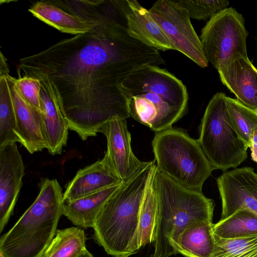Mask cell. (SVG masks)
<instances>
[{"label": "cell", "mask_w": 257, "mask_h": 257, "mask_svg": "<svg viewBox=\"0 0 257 257\" xmlns=\"http://www.w3.org/2000/svg\"><path fill=\"white\" fill-rule=\"evenodd\" d=\"M98 21L89 31L21 58L18 72L55 89L69 130L83 141L113 117L130 116L121 82L147 65L165 64L159 51L128 33L114 0L87 1Z\"/></svg>", "instance_id": "1"}, {"label": "cell", "mask_w": 257, "mask_h": 257, "mask_svg": "<svg viewBox=\"0 0 257 257\" xmlns=\"http://www.w3.org/2000/svg\"><path fill=\"white\" fill-rule=\"evenodd\" d=\"M120 85L128 99L130 116L155 133L172 127L187 110L186 87L158 66L142 67Z\"/></svg>", "instance_id": "2"}, {"label": "cell", "mask_w": 257, "mask_h": 257, "mask_svg": "<svg viewBox=\"0 0 257 257\" xmlns=\"http://www.w3.org/2000/svg\"><path fill=\"white\" fill-rule=\"evenodd\" d=\"M155 161L146 165L122 183L99 212L92 228L94 238L106 253L127 257L141 248L139 223L141 208Z\"/></svg>", "instance_id": "3"}, {"label": "cell", "mask_w": 257, "mask_h": 257, "mask_svg": "<svg viewBox=\"0 0 257 257\" xmlns=\"http://www.w3.org/2000/svg\"><path fill=\"white\" fill-rule=\"evenodd\" d=\"M155 185L157 212L154 237V251L150 257L176 254L179 237L191 222H212L214 201L202 193L177 183L156 167Z\"/></svg>", "instance_id": "4"}, {"label": "cell", "mask_w": 257, "mask_h": 257, "mask_svg": "<svg viewBox=\"0 0 257 257\" xmlns=\"http://www.w3.org/2000/svg\"><path fill=\"white\" fill-rule=\"evenodd\" d=\"M63 202L58 181L43 180L35 201L1 237L0 257H43L57 230Z\"/></svg>", "instance_id": "5"}, {"label": "cell", "mask_w": 257, "mask_h": 257, "mask_svg": "<svg viewBox=\"0 0 257 257\" xmlns=\"http://www.w3.org/2000/svg\"><path fill=\"white\" fill-rule=\"evenodd\" d=\"M152 146L159 171L184 187L202 192L214 170L198 140L172 127L155 133Z\"/></svg>", "instance_id": "6"}, {"label": "cell", "mask_w": 257, "mask_h": 257, "mask_svg": "<svg viewBox=\"0 0 257 257\" xmlns=\"http://www.w3.org/2000/svg\"><path fill=\"white\" fill-rule=\"evenodd\" d=\"M226 95L217 92L209 102L199 126L198 141L214 170L236 168L247 158V148L231 122Z\"/></svg>", "instance_id": "7"}, {"label": "cell", "mask_w": 257, "mask_h": 257, "mask_svg": "<svg viewBox=\"0 0 257 257\" xmlns=\"http://www.w3.org/2000/svg\"><path fill=\"white\" fill-rule=\"evenodd\" d=\"M244 22L242 15L230 7L215 15L202 29L199 38L205 55L216 69L235 53L247 56Z\"/></svg>", "instance_id": "8"}, {"label": "cell", "mask_w": 257, "mask_h": 257, "mask_svg": "<svg viewBox=\"0 0 257 257\" xmlns=\"http://www.w3.org/2000/svg\"><path fill=\"white\" fill-rule=\"evenodd\" d=\"M149 11L172 43L175 50L183 53L201 68L208 66L209 62L200 39L184 6L178 1L158 0Z\"/></svg>", "instance_id": "9"}, {"label": "cell", "mask_w": 257, "mask_h": 257, "mask_svg": "<svg viewBox=\"0 0 257 257\" xmlns=\"http://www.w3.org/2000/svg\"><path fill=\"white\" fill-rule=\"evenodd\" d=\"M98 133L103 134L107 141V150L102 160L123 183L126 182L147 162L140 161L133 152L126 119L113 117Z\"/></svg>", "instance_id": "10"}, {"label": "cell", "mask_w": 257, "mask_h": 257, "mask_svg": "<svg viewBox=\"0 0 257 257\" xmlns=\"http://www.w3.org/2000/svg\"><path fill=\"white\" fill-rule=\"evenodd\" d=\"M216 181L222 201V219L244 209L257 215V173L253 168L225 171Z\"/></svg>", "instance_id": "11"}, {"label": "cell", "mask_w": 257, "mask_h": 257, "mask_svg": "<svg viewBox=\"0 0 257 257\" xmlns=\"http://www.w3.org/2000/svg\"><path fill=\"white\" fill-rule=\"evenodd\" d=\"M24 174V164L16 143L0 149L1 232L13 213Z\"/></svg>", "instance_id": "12"}, {"label": "cell", "mask_w": 257, "mask_h": 257, "mask_svg": "<svg viewBox=\"0 0 257 257\" xmlns=\"http://www.w3.org/2000/svg\"><path fill=\"white\" fill-rule=\"evenodd\" d=\"M217 70L221 81L237 101L257 112V69L248 57L235 53Z\"/></svg>", "instance_id": "13"}, {"label": "cell", "mask_w": 257, "mask_h": 257, "mask_svg": "<svg viewBox=\"0 0 257 257\" xmlns=\"http://www.w3.org/2000/svg\"><path fill=\"white\" fill-rule=\"evenodd\" d=\"M124 18L128 34L158 51L175 50L172 43L151 16L136 0H115Z\"/></svg>", "instance_id": "14"}, {"label": "cell", "mask_w": 257, "mask_h": 257, "mask_svg": "<svg viewBox=\"0 0 257 257\" xmlns=\"http://www.w3.org/2000/svg\"><path fill=\"white\" fill-rule=\"evenodd\" d=\"M11 76L16 111L15 133L20 143L31 154L47 149L44 116L42 112L30 105L23 97Z\"/></svg>", "instance_id": "15"}, {"label": "cell", "mask_w": 257, "mask_h": 257, "mask_svg": "<svg viewBox=\"0 0 257 257\" xmlns=\"http://www.w3.org/2000/svg\"><path fill=\"white\" fill-rule=\"evenodd\" d=\"M39 80L41 83V96L44 110L47 149L51 155L61 154L63 147L67 144L69 128L52 84L47 79Z\"/></svg>", "instance_id": "16"}, {"label": "cell", "mask_w": 257, "mask_h": 257, "mask_svg": "<svg viewBox=\"0 0 257 257\" xmlns=\"http://www.w3.org/2000/svg\"><path fill=\"white\" fill-rule=\"evenodd\" d=\"M122 183L102 160L79 170L68 184L63 201H71Z\"/></svg>", "instance_id": "17"}, {"label": "cell", "mask_w": 257, "mask_h": 257, "mask_svg": "<svg viewBox=\"0 0 257 257\" xmlns=\"http://www.w3.org/2000/svg\"><path fill=\"white\" fill-rule=\"evenodd\" d=\"M121 184L107 188L71 201H63V215L77 227L92 228L99 212Z\"/></svg>", "instance_id": "18"}, {"label": "cell", "mask_w": 257, "mask_h": 257, "mask_svg": "<svg viewBox=\"0 0 257 257\" xmlns=\"http://www.w3.org/2000/svg\"><path fill=\"white\" fill-rule=\"evenodd\" d=\"M213 224L204 221L190 223L179 237L176 254L185 257H211L214 248Z\"/></svg>", "instance_id": "19"}, {"label": "cell", "mask_w": 257, "mask_h": 257, "mask_svg": "<svg viewBox=\"0 0 257 257\" xmlns=\"http://www.w3.org/2000/svg\"><path fill=\"white\" fill-rule=\"evenodd\" d=\"M16 111L12 88L11 76H0V149L20 143L15 133Z\"/></svg>", "instance_id": "20"}, {"label": "cell", "mask_w": 257, "mask_h": 257, "mask_svg": "<svg viewBox=\"0 0 257 257\" xmlns=\"http://www.w3.org/2000/svg\"><path fill=\"white\" fill-rule=\"evenodd\" d=\"M214 234L222 238H235L257 234V215L247 209L236 211L213 224Z\"/></svg>", "instance_id": "21"}, {"label": "cell", "mask_w": 257, "mask_h": 257, "mask_svg": "<svg viewBox=\"0 0 257 257\" xmlns=\"http://www.w3.org/2000/svg\"><path fill=\"white\" fill-rule=\"evenodd\" d=\"M86 240L81 227L57 229L43 257H77L86 249Z\"/></svg>", "instance_id": "22"}, {"label": "cell", "mask_w": 257, "mask_h": 257, "mask_svg": "<svg viewBox=\"0 0 257 257\" xmlns=\"http://www.w3.org/2000/svg\"><path fill=\"white\" fill-rule=\"evenodd\" d=\"M156 165L151 175L143 200L139 218V237L140 247L153 242L157 212L155 185Z\"/></svg>", "instance_id": "23"}, {"label": "cell", "mask_w": 257, "mask_h": 257, "mask_svg": "<svg viewBox=\"0 0 257 257\" xmlns=\"http://www.w3.org/2000/svg\"><path fill=\"white\" fill-rule=\"evenodd\" d=\"M226 102L232 125L239 138L247 148L252 145L257 132V112L239 103L236 99L226 97Z\"/></svg>", "instance_id": "24"}, {"label": "cell", "mask_w": 257, "mask_h": 257, "mask_svg": "<svg viewBox=\"0 0 257 257\" xmlns=\"http://www.w3.org/2000/svg\"><path fill=\"white\" fill-rule=\"evenodd\" d=\"M213 236L214 248L211 257H257V234L235 238Z\"/></svg>", "instance_id": "25"}, {"label": "cell", "mask_w": 257, "mask_h": 257, "mask_svg": "<svg viewBox=\"0 0 257 257\" xmlns=\"http://www.w3.org/2000/svg\"><path fill=\"white\" fill-rule=\"evenodd\" d=\"M187 9L190 18L197 20L210 19L220 11L226 9L229 2L226 0H179Z\"/></svg>", "instance_id": "26"}, {"label": "cell", "mask_w": 257, "mask_h": 257, "mask_svg": "<svg viewBox=\"0 0 257 257\" xmlns=\"http://www.w3.org/2000/svg\"><path fill=\"white\" fill-rule=\"evenodd\" d=\"M15 83L24 99L34 108L44 113L40 81L37 78L24 76L15 78Z\"/></svg>", "instance_id": "27"}, {"label": "cell", "mask_w": 257, "mask_h": 257, "mask_svg": "<svg viewBox=\"0 0 257 257\" xmlns=\"http://www.w3.org/2000/svg\"><path fill=\"white\" fill-rule=\"evenodd\" d=\"M1 66H0V76L3 75L9 74V69L8 64L7 63V59L4 56L2 53L1 52Z\"/></svg>", "instance_id": "28"}, {"label": "cell", "mask_w": 257, "mask_h": 257, "mask_svg": "<svg viewBox=\"0 0 257 257\" xmlns=\"http://www.w3.org/2000/svg\"><path fill=\"white\" fill-rule=\"evenodd\" d=\"M249 148L251 151V159L257 163V148L251 146Z\"/></svg>", "instance_id": "29"}, {"label": "cell", "mask_w": 257, "mask_h": 257, "mask_svg": "<svg viewBox=\"0 0 257 257\" xmlns=\"http://www.w3.org/2000/svg\"><path fill=\"white\" fill-rule=\"evenodd\" d=\"M77 257H94L93 255L86 249Z\"/></svg>", "instance_id": "30"}, {"label": "cell", "mask_w": 257, "mask_h": 257, "mask_svg": "<svg viewBox=\"0 0 257 257\" xmlns=\"http://www.w3.org/2000/svg\"><path fill=\"white\" fill-rule=\"evenodd\" d=\"M251 146L257 148V132H255L254 133V134L253 135V138L252 139V145Z\"/></svg>", "instance_id": "31"}, {"label": "cell", "mask_w": 257, "mask_h": 257, "mask_svg": "<svg viewBox=\"0 0 257 257\" xmlns=\"http://www.w3.org/2000/svg\"><path fill=\"white\" fill-rule=\"evenodd\" d=\"M114 257H116V256H114Z\"/></svg>", "instance_id": "32"}]
</instances>
